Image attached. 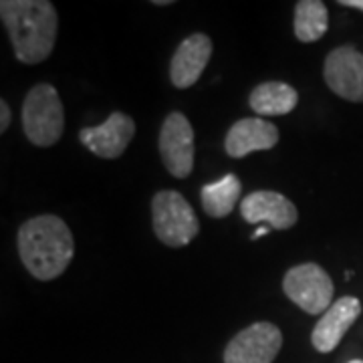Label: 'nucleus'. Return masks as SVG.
I'll return each mask as SVG.
<instances>
[{
	"instance_id": "nucleus-17",
	"label": "nucleus",
	"mask_w": 363,
	"mask_h": 363,
	"mask_svg": "<svg viewBox=\"0 0 363 363\" xmlns=\"http://www.w3.org/2000/svg\"><path fill=\"white\" fill-rule=\"evenodd\" d=\"M9 125H11V109H9V104L2 99L0 101V131L4 133L9 130Z\"/></svg>"
},
{
	"instance_id": "nucleus-11",
	"label": "nucleus",
	"mask_w": 363,
	"mask_h": 363,
	"mask_svg": "<svg viewBox=\"0 0 363 363\" xmlns=\"http://www.w3.org/2000/svg\"><path fill=\"white\" fill-rule=\"evenodd\" d=\"M359 313H362V303L357 297L345 295L337 298L323 313V317L317 321L311 331L313 347L319 353H331L341 343V339L345 337V333L355 323Z\"/></svg>"
},
{
	"instance_id": "nucleus-14",
	"label": "nucleus",
	"mask_w": 363,
	"mask_h": 363,
	"mask_svg": "<svg viewBox=\"0 0 363 363\" xmlns=\"http://www.w3.org/2000/svg\"><path fill=\"white\" fill-rule=\"evenodd\" d=\"M248 104L252 107V111L260 117L286 116L297 107L298 93L286 83L267 81L252 89Z\"/></svg>"
},
{
	"instance_id": "nucleus-19",
	"label": "nucleus",
	"mask_w": 363,
	"mask_h": 363,
	"mask_svg": "<svg viewBox=\"0 0 363 363\" xmlns=\"http://www.w3.org/2000/svg\"><path fill=\"white\" fill-rule=\"evenodd\" d=\"M264 234H269V226H267V224H262V226H259V228H257V233L252 234V240H257V238L264 236Z\"/></svg>"
},
{
	"instance_id": "nucleus-9",
	"label": "nucleus",
	"mask_w": 363,
	"mask_h": 363,
	"mask_svg": "<svg viewBox=\"0 0 363 363\" xmlns=\"http://www.w3.org/2000/svg\"><path fill=\"white\" fill-rule=\"evenodd\" d=\"M135 135V121L128 113L113 111L101 125L83 128L79 131V140L91 154L104 160L119 157Z\"/></svg>"
},
{
	"instance_id": "nucleus-7",
	"label": "nucleus",
	"mask_w": 363,
	"mask_h": 363,
	"mask_svg": "<svg viewBox=\"0 0 363 363\" xmlns=\"http://www.w3.org/2000/svg\"><path fill=\"white\" fill-rule=\"evenodd\" d=\"M283 347V333L274 323L260 321L236 333L226 350L224 363H272Z\"/></svg>"
},
{
	"instance_id": "nucleus-6",
	"label": "nucleus",
	"mask_w": 363,
	"mask_h": 363,
	"mask_svg": "<svg viewBox=\"0 0 363 363\" xmlns=\"http://www.w3.org/2000/svg\"><path fill=\"white\" fill-rule=\"evenodd\" d=\"M160 156L174 178H188L194 168V130L188 117L180 111H172L160 130Z\"/></svg>"
},
{
	"instance_id": "nucleus-12",
	"label": "nucleus",
	"mask_w": 363,
	"mask_h": 363,
	"mask_svg": "<svg viewBox=\"0 0 363 363\" xmlns=\"http://www.w3.org/2000/svg\"><path fill=\"white\" fill-rule=\"evenodd\" d=\"M212 57V40L208 35L196 33L180 43L169 63V79L176 89H188L200 79Z\"/></svg>"
},
{
	"instance_id": "nucleus-3",
	"label": "nucleus",
	"mask_w": 363,
	"mask_h": 363,
	"mask_svg": "<svg viewBox=\"0 0 363 363\" xmlns=\"http://www.w3.org/2000/svg\"><path fill=\"white\" fill-rule=\"evenodd\" d=\"M65 130V111L57 89L51 83H39L26 93L23 104V131L28 142L49 147Z\"/></svg>"
},
{
	"instance_id": "nucleus-18",
	"label": "nucleus",
	"mask_w": 363,
	"mask_h": 363,
	"mask_svg": "<svg viewBox=\"0 0 363 363\" xmlns=\"http://www.w3.org/2000/svg\"><path fill=\"white\" fill-rule=\"evenodd\" d=\"M341 6H347V9H357L363 13V0H339Z\"/></svg>"
},
{
	"instance_id": "nucleus-13",
	"label": "nucleus",
	"mask_w": 363,
	"mask_h": 363,
	"mask_svg": "<svg viewBox=\"0 0 363 363\" xmlns=\"http://www.w3.org/2000/svg\"><path fill=\"white\" fill-rule=\"evenodd\" d=\"M279 143V130L262 117L238 119L226 133L224 150L234 160L245 157L252 152H267Z\"/></svg>"
},
{
	"instance_id": "nucleus-16",
	"label": "nucleus",
	"mask_w": 363,
	"mask_h": 363,
	"mask_svg": "<svg viewBox=\"0 0 363 363\" xmlns=\"http://www.w3.org/2000/svg\"><path fill=\"white\" fill-rule=\"evenodd\" d=\"M295 37L301 43H315L329 28V13L321 0H301L295 6Z\"/></svg>"
},
{
	"instance_id": "nucleus-15",
	"label": "nucleus",
	"mask_w": 363,
	"mask_h": 363,
	"mask_svg": "<svg viewBox=\"0 0 363 363\" xmlns=\"http://www.w3.org/2000/svg\"><path fill=\"white\" fill-rule=\"evenodd\" d=\"M242 184L236 174H226L224 178L206 184L200 190L202 208L212 218H226L240 200Z\"/></svg>"
},
{
	"instance_id": "nucleus-20",
	"label": "nucleus",
	"mask_w": 363,
	"mask_h": 363,
	"mask_svg": "<svg viewBox=\"0 0 363 363\" xmlns=\"http://www.w3.org/2000/svg\"><path fill=\"white\" fill-rule=\"evenodd\" d=\"M154 4H157V6H166V4H169V0H156Z\"/></svg>"
},
{
	"instance_id": "nucleus-5",
	"label": "nucleus",
	"mask_w": 363,
	"mask_h": 363,
	"mask_svg": "<svg viewBox=\"0 0 363 363\" xmlns=\"http://www.w3.org/2000/svg\"><path fill=\"white\" fill-rule=\"evenodd\" d=\"M283 291L305 313L321 315L333 305L331 298L335 286L323 267L317 262H303L286 271Z\"/></svg>"
},
{
	"instance_id": "nucleus-10",
	"label": "nucleus",
	"mask_w": 363,
	"mask_h": 363,
	"mask_svg": "<svg viewBox=\"0 0 363 363\" xmlns=\"http://www.w3.org/2000/svg\"><path fill=\"white\" fill-rule=\"evenodd\" d=\"M240 214L248 224H267L274 230L293 228L298 220L295 204L272 190H257L240 202Z\"/></svg>"
},
{
	"instance_id": "nucleus-21",
	"label": "nucleus",
	"mask_w": 363,
	"mask_h": 363,
	"mask_svg": "<svg viewBox=\"0 0 363 363\" xmlns=\"http://www.w3.org/2000/svg\"><path fill=\"white\" fill-rule=\"evenodd\" d=\"M350 363H363L362 359H353V362H350Z\"/></svg>"
},
{
	"instance_id": "nucleus-4",
	"label": "nucleus",
	"mask_w": 363,
	"mask_h": 363,
	"mask_svg": "<svg viewBox=\"0 0 363 363\" xmlns=\"http://www.w3.org/2000/svg\"><path fill=\"white\" fill-rule=\"evenodd\" d=\"M152 226L166 247L190 245L200 233V222L190 202L176 190H162L152 200Z\"/></svg>"
},
{
	"instance_id": "nucleus-1",
	"label": "nucleus",
	"mask_w": 363,
	"mask_h": 363,
	"mask_svg": "<svg viewBox=\"0 0 363 363\" xmlns=\"http://www.w3.org/2000/svg\"><path fill=\"white\" fill-rule=\"evenodd\" d=\"M16 247L21 262L39 281L61 277L75 255L71 228L55 214H43L26 220L18 228Z\"/></svg>"
},
{
	"instance_id": "nucleus-2",
	"label": "nucleus",
	"mask_w": 363,
	"mask_h": 363,
	"mask_svg": "<svg viewBox=\"0 0 363 363\" xmlns=\"http://www.w3.org/2000/svg\"><path fill=\"white\" fill-rule=\"evenodd\" d=\"M0 16L21 63L37 65L49 59L59 30L57 11L49 0H2Z\"/></svg>"
},
{
	"instance_id": "nucleus-8",
	"label": "nucleus",
	"mask_w": 363,
	"mask_h": 363,
	"mask_svg": "<svg viewBox=\"0 0 363 363\" xmlns=\"http://www.w3.org/2000/svg\"><path fill=\"white\" fill-rule=\"evenodd\" d=\"M327 87L353 104H363V52L341 45L327 55L323 67Z\"/></svg>"
}]
</instances>
